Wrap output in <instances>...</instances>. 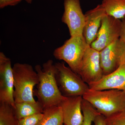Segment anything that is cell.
Masks as SVG:
<instances>
[{
	"label": "cell",
	"mask_w": 125,
	"mask_h": 125,
	"mask_svg": "<svg viewBox=\"0 0 125 125\" xmlns=\"http://www.w3.org/2000/svg\"><path fill=\"white\" fill-rule=\"evenodd\" d=\"M43 116L37 125H64L62 111L60 106L44 109Z\"/></svg>",
	"instance_id": "cell-15"
},
{
	"label": "cell",
	"mask_w": 125,
	"mask_h": 125,
	"mask_svg": "<svg viewBox=\"0 0 125 125\" xmlns=\"http://www.w3.org/2000/svg\"><path fill=\"white\" fill-rule=\"evenodd\" d=\"M101 67L107 75L125 64V44L120 39L114 41L100 52Z\"/></svg>",
	"instance_id": "cell-7"
},
{
	"label": "cell",
	"mask_w": 125,
	"mask_h": 125,
	"mask_svg": "<svg viewBox=\"0 0 125 125\" xmlns=\"http://www.w3.org/2000/svg\"><path fill=\"white\" fill-rule=\"evenodd\" d=\"M82 110L83 115L82 125H92L95 117L99 113L89 102L83 98Z\"/></svg>",
	"instance_id": "cell-18"
},
{
	"label": "cell",
	"mask_w": 125,
	"mask_h": 125,
	"mask_svg": "<svg viewBox=\"0 0 125 125\" xmlns=\"http://www.w3.org/2000/svg\"><path fill=\"white\" fill-rule=\"evenodd\" d=\"M79 75L88 85L98 82L103 76L100 52L90 46L87 48L84 53Z\"/></svg>",
	"instance_id": "cell-9"
},
{
	"label": "cell",
	"mask_w": 125,
	"mask_h": 125,
	"mask_svg": "<svg viewBox=\"0 0 125 125\" xmlns=\"http://www.w3.org/2000/svg\"><path fill=\"white\" fill-rule=\"evenodd\" d=\"M23 0H0V9L8 6H15Z\"/></svg>",
	"instance_id": "cell-21"
},
{
	"label": "cell",
	"mask_w": 125,
	"mask_h": 125,
	"mask_svg": "<svg viewBox=\"0 0 125 125\" xmlns=\"http://www.w3.org/2000/svg\"><path fill=\"white\" fill-rule=\"evenodd\" d=\"M124 19H125V18H124Z\"/></svg>",
	"instance_id": "cell-26"
},
{
	"label": "cell",
	"mask_w": 125,
	"mask_h": 125,
	"mask_svg": "<svg viewBox=\"0 0 125 125\" xmlns=\"http://www.w3.org/2000/svg\"><path fill=\"white\" fill-rule=\"evenodd\" d=\"M17 121L13 106L0 102V125H17Z\"/></svg>",
	"instance_id": "cell-17"
},
{
	"label": "cell",
	"mask_w": 125,
	"mask_h": 125,
	"mask_svg": "<svg viewBox=\"0 0 125 125\" xmlns=\"http://www.w3.org/2000/svg\"><path fill=\"white\" fill-rule=\"evenodd\" d=\"M105 10L101 4L86 12L85 15V24L83 35L88 44L91 45L95 40L104 16Z\"/></svg>",
	"instance_id": "cell-12"
},
{
	"label": "cell",
	"mask_w": 125,
	"mask_h": 125,
	"mask_svg": "<svg viewBox=\"0 0 125 125\" xmlns=\"http://www.w3.org/2000/svg\"><path fill=\"white\" fill-rule=\"evenodd\" d=\"M64 12L62 21L67 25L71 36L83 35L85 15L83 13L80 0H64Z\"/></svg>",
	"instance_id": "cell-8"
},
{
	"label": "cell",
	"mask_w": 125,
	"mask_h": 125,
	"mask_svg": "<svg viewBox=\"0 0 125 125\" xmlns=\"http://www.w3.org/2000/svg\"><path fill=\"white\" fill-rule=\"evenodd\" d=\"M55 65L57 83L63 96H83L89 89L88 85L81 77L66 66L64 62H57Z\"/></svg>",
	"instance_id": "cell-5"
},
{
	"label": "cell",
	"mask_w": 125,
	"mask_h": 125,
	"mask_svg": "<svg viewBox=\"0 0 125 125\" xmlns=\"http://www.w3.org/2000/svg\"><path fill=\"white\" fill-rule=\"evenodd\" d=\"M14 77L11 61L0 52V102L9 104L14 107Z\"/></svg>",
	"instance_id": "cell-10"
},
{
	"label": "cell",
	"mask_w": 125,
	"mask_h": 125,
	"mask_svg": "<svg viewBox=\"0 0 125 125\" xmlns=\"http://www.w3.org/2000/svg\"><path fill=\"white\" fill-rule=\"evenodd\" d=\"M14 112L17 120L34 114L42 113L44 108L38 101L15 103Z\"/></svg>",
	"instance_id": "cell-14"
},
{
	"label": "cell",
	"mask_w": 125,
	"mask_h": 125,
	"mask_svg": "<svg viewBox=\"0 0 125 125\" xmlns=\"http://www.w3.org/2000/svg\"><path fill=\"white\" fill-rule=\"evenodd\" d=\"M121 27V20L106 14L103 17L96 39L90 46L101 52L114 41L120 38Z\"/></svg>",
	"instance_id": "cell-6"
},
{
	"label": "cell",
	"mask_w": 125,
	"mask_h": 125,
	"mask_svg": "<svg viewBox=\"0 0 125 125\" xmlns=\"http://www.w3.org/2000/svg\"><path fill=\"white\" fill-rule=\"evenodd\" d=\"M43 113L26 117L18 120L17 125H37L43 116Z\"/></svg>",
	"instance_id": "cell-20"
},
{
	"label": "cell",
	"mask_w": 125,
	"mask_h": 125,
	"mask_svg": "<svg viewBox=\"0 0 125 125\" xmlns=\"http://www.w3.org/2000/svg\"><path fill=\"white\" fill-rule=\"evenodd\" d=\"M101 4L107 15L120 20L125 18V0H102Z\"/></svg>",
	"instance_id": "cell-16"
},
{
	"label": "cell",
	"mask_w": 125,
	"mask_h": 125,
	"mask_svg": "<svg viewBox=\"0 0 125 125\" xmlns=\"http://www.w3.org/2000/svg\"><path fill=\"white\" fill-rule=\"evenodd\" d=\"M83 97L105 117L125 111V92L123 90L89 89Z\"/></svg>",
	"instance_id": "cell-2"
},
{
	"label": "cell",
	"mask_w": 125,
	"mask_h": 125,
	"mask_svg": "<svg viewBox=\"0 0 125 125\" xmlns=\"http://www.w3.org/2000/svg\"><path fill=\"white\" fill-rule=\"evenodd\" d=\"M15 103L35 102L34 87L39 83L37 73L26 63H15L13 67Z\"/></svg>",
	"instance_id": "cell-3"
},
{
	"label": "cell",
	"mask_w": 125,
	"mask_h": 125,
	"mask_svg": "<svg viewBox=\"0 0 125 125\" xmlns=\"http://www.w3.org/2000/svg\"><path fill=\"white\" fill-rule=\"evenodd\" d=\"M123 91H125V89L124 90H123Z\"/></svg>",
	"instance_id": "cell-25"
},
{
	"label": "cell",
	"mask_w": 125,
	"mask_h": 125,
	"mask_svg": "<svg viewBox=\"0 0 125 125\" xmlns=\"http://www.w3.org/2000/svg\"><path fill=\"white\" fill-rule=\"evenodd\" d=\"M35 70L38 74L39 83L33 94L44 109L59 106L65 98L61 93L56 78V69L53 61L49 60L42 66L36 65Z\"/></svg>",
	"instance_id": "cell-1"
},
{
	"label": "cell",
	"mask_w": 125,
	"mask_h": 125,
	"mask_svg": "<svg viewBox=\"0 0 125 125\" xmlns=\"http://www.w3.org/2000/svg\"><path fill=\"white\" fill-rule=\"evenodd\" d=\"M89 46L83 35L71 36L62 46L54 50L53 55L56 59L65 62L79 75L83 57Z\"/></svg>",
	"instance_id": "cell-4"
},
{
	"label": "cell",
	"mask_w": 125,
	"mask_h": 125,
	"mask_svg": "<svg viewBox=\"0 0 125 125\" xmlns=\"http://www.w3.org/2000/svg\"><path fill=\"white\" fill-rule=\"evenodd\" d=\"M82 96L66 97L60 104L64 125H82L83 115L82 110Z\"/></svg>",
	"instance_id": "cell-11"
},
{
	"label": "cell",
	"mask_w": 125,
	"mask_h": 125,
	"mask_svg": "<svg viewBox=\"0 0 125 125\" xmlns=\"http://www.w3.org/2000/svg\"><path fill=\"white\" fill-rule=\"evenodd\" d=\"M24 0L28 4H31L33 0Z\"/></svg>",
	"instance_id": "cell-24"
},
{
	"label": "cell",
	"mask_w": 125,
	"mask_h": 125,
	"mask_svg": "<svg viewBox=\"0 0 125 125\" xmlns=\"http://www.w3.org/2000/svg\"><path fill=\"white\" fill-rule=\"evenodd\" d=\"M106 117L103 115L99 114L94 120L93 122L95 125H106Z\"/></svg>",
	"instance_id": "cell-22"
},
{
	"label": "cell",
	"mask_w": 125,
	"mask_h": 125,
	"mask_svg": "<svg viewBox=\"0 0 125 125\" xmlns=\"http://www.w3.org/2000/svg\"><path fill=\"white\" fill-rule=\"evenodd\" d=\"M106 125H125V111L106 117Z\"/></svg>",
	"instance_id": "cell-19"
},
{
	"label": "cell",
	"mask_w": 125,
	"mask_h": 125,
	"mask_svg": "<svg viewBox=\"0 0 125 125\" xmlns=\"http://www.w3.org/2000/svg\"><path fill=\"white\" fill-rule=\"evenodd\" d=\"M120 38L125 43V19L122 20L121 30Z\"/></svg>",
	"instance_id": "cell-23"
},
{
	"label": "cell",
	"mask_w": 125,
	"mask_h": 125,
	"mask_svg": "<svg viewBox=\"0 0 125 125\" xmlns=\"http://www.w3.org/2000/svg\"><path fill=\"white\" fill-rule=\"evenodd\" d=\"M89 89L94 90L125 89V64L107 75L100 80L88 85Z\"/></svg>",
	"instance_id": "cell-13"
}]
</instances>
